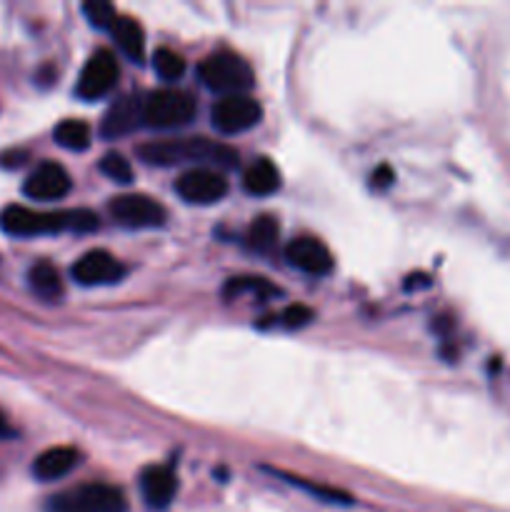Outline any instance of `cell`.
I'll use <instances>...</instances> for the list:
<instances>
[{"label": "cell", "instance_id": "obj_5", "mask_svg": "<svg viewBox=\"0 0 510 512\" xmlns=\"http://www.w3.org/2000/svg\"><path fill=\"white\" fill-rule=\"evenodd\" d=\"M48 512H128L125 493L108 483H85L53 495Z\"/></svg>", "mask_w": 510, "mask_h": 512}, {"label": "cell", "instance_id": "obj_23", "mask_svg": "<svg viewBox=\"0 0 510 512\" xmlns=\"http://www.w3.org/2000/svg\"><path fill=\"white\" fill-rule=\"evenodd\" d=\"M153 68H155V73H158L160 80H165V83H175V80L183 78L185 60H183V55L175 53V50L160 48V50H155Z\"/></svg>", "mask_w": 510, "mask_h": 512}, {"label": "cell", "instance_id": "obj_3", "mask_svg": "<svg viewBox=\"0 0 510 512\" xmlns=\"http://www.w3.org/2000/svg\"><path fill=\"white\" fill-rule=\"evenodd\" d=\"M198 78L213 93H220L223 98L230 95H248V90L255 85L253 70L233 50H215L203 63L198 65Z\"/></svg>", "mask_w": 510, "mask_h": 512}, {"label": "cell", "instance_id": "obj_4", "mask_svg": "<svg viewBox=\"0 0 510 512\" xmlns=\"http://www.w3.org/2000/svg\"><path fill=\"white\" fill-rule=\"evenodd\" d=\"M195 98L188 90L163 88L143 98V125L153 130H175L195 118Z\"/></svg>", "mask_w": 510, "mask_h": 512}, {"label": "cell", "instance_id": "obj_22", "mask_svg": "<svg viewBox=\"0 0 510 512\" xmlns=\"http://www.w3.org/2000/svg\"><path fill=\"white\" fill-rule=\"evenodd\" d=\"M275 475H280V478L288 480L290 485H295V488L305 490V493L315 495V498L325 500V503H335V505H353V498H350L345 490H338V488H328V485H318V483H308V480L303 478H295V475H285L280 473V470H273Z\"/></svg>", "mask_w": 510, "mask_h": 512}, {"label": "cell", "instance_id": "obj_15", "mask_svg": "<svg viewBox=\"0 0 510 512\" xmlns=\"http://www.w3.org/2000/svg\"><path fill=\"white\" fill-rule=\"evenodd\" d=\"M80 463V453L68 445H58V448H50L45 453H40L33 463V475L40 483H53V480L65 478V475L73 473Z\"/></svg>", "mask_w": 510, "mask_h": 512}, {"label": "cell", "instance_id": "obj_19", "mask_svg": "<svg viewBox=\"0 0 510 512\" xmlns=\"http://www.w3.org/2000/svg\"><path fill=\"white\" fill-rule=\"evenodd\" d=\"M280 238V225L273 215H258V218L250 223L248 233H245V245H248L253 253L268 255L273 253L275 245Z\"/></svg>", "mask_w": 510, "mask_h": 512}, {"label": "cell", "instance_id": "obj_11", "mask_svg": "<svg viewBox=\"0 0 510 512\" xmlns=\"http://www.w3.org/2000/svg\"><path fill=\"white\" fill-rule=\"evenodd\" d=\"M70 273L78 285L93 288V285L120 283L125 275V265L108 250H90V253L80 255V260H75Z\"/></svg>", "mask_w": 510, "mask_h": 512}, {"label": "cell", "instance_id": "obj_20", "mask_svg": "<svg viewBox=\"0 0 510 512\" xmlns=\"http://www.w3.org/2000/svg\"><path fill=\"white\" fill-rule=\"evenodd\" d=\"M53 138H55V143L60 145V148L73 150V153H80V150L90 148V138H93V133H90L88 123H83V120L68 118V120H60V123L55 125Z\"/></svg>", "mask_w": 510, "mask_h": 512}, {"label": "cell", "instance_id": "obj_6", "mask_svg": "<svg viewBox=\"0 0 510 512\" xmlns=\"http://www.w3.org/2000/svg\"><path fill=\"white\" fill-rule=\"evenodd\" d=\"M108 210L115 223L130 230L160 228V225H165V218H168L163 205L143 193L115 195V198H110Z\"/></svg>", "mask_w": 510, "mask_h": 512}, {"label": "cell", "instance_id": "obj_21", "mask_svg": "<svg viewBox=\"0 0 510 512\" xmlns=\"http://www.w3.org/2000/svg\"><path fill=\"white\" fill-rule=\"evenodd\" d=\"M243 293H253L255 298L265 300V298H275V295H280V288H275V285L268 283L265 278H253V275L230 278L223 288L225 298H238V295Z\"/></svg>", "mask_w": 510, "mask_h": 512}, {"label": "cell", "instance_id": "obj_14", "mask_svg": "<svg viewBox=\"0 0 510 512\" xmlns=\"http://www.w3.org/2000/svg\"><path fill=\"white\" fill-rule=\"evenodd\" d=\"M140 493L150 510H168L178 495V478L168 465H150L140 473Z\"/></svg>", "mask_w": 510, "mask_h": 512}, {"label": "cell", "instance_id": "obj_8", "mask_svg": "<svg viewBox=\"0 0 510 512\" xmlns=\"http://www.w3.org/2000/svg\"><path fill=\"white\" fill-rule=\"evenodd\" d=\"M213 128L223 135H238L263 120V105L250 95H230L213 105Z\"/></svg>", "mask_w": 510, "mask_h": 512}, {"label": "cell", "instance_id": "obj_25", "mask_svg": "<svg viewBox=\"0 0 510 512\" xmlns=\"http://www.w3.org/2000/svg\"><path fill=\"white\" fill-rule=\"evenodd\" d=\"M100 173L123 185L133 180V168H130V163L120 153H105L103 158H100Z\"/></svg>", "mask_w": 510, "mask_h": 512}, {"label": "cell", "instance_id": "obj_10", "mask_svg": "<svg viewBox=\"0 0 510 512\" xmlns=\"http://www.w3.org/2000/svg\"><path fill=\"white\" fill-rule=\"evenodd\" d=\"M73 190V180H70L68 170L55 160H45L40 163L33 173L28 175L23 185V193L30 200L38 203H53V200H63L65 195Z\"/></svg>", "mask_w": 510, "mask_h": 512}, {"label": "cell", "instance_id": "obj_7", "mask_svg": "<svg viewBox=\"0 0 510 512\" xmlns=\"http://www.w3.org/2000/svg\"><path fill=\"white\" fill-rule=\"evenodd\" d=\"M120 78V65L115 60V55L108 48L95 50L88 58V63L83 65L78 78V93L80 100H100L110 93V90L118 85Z\"/></svg>", "mask_w": 510, "mask_h": 512}, {"label": "cell", "instance_id": "obj_26", "mask_svg": "<svg viewBox=\"0 0 510 512\" xmlns=\"http://www.w3.org/2000/svg\"><path fill=\"white\" fill-rule=\"evenodd\" d=\"M278 320L285 328H303V325H308L313 320V310L308 305H288Z\"/></svg>", "mask_w": 510, "mask_h": 512}, {"label": "cell", "instance_id": "obj_18", "mask_svg": "<svg viewBox=\"0 0 510 512\" xmlns=\"http://www.w3.org/2000/svg\"><path fill=\"white\" fill-rule=\"evenodd\" d=\"M28 283L33 293L48 303H58L63 298V280H60L58 268L48 260H40L28 270Z\"/></svg>", "mask_w": 510, "mask_h": 512}, {"label": "cell", "instance_id": "obj_28", "mask_svg": "<svg viewBox=\"0 0 510 512\" xmlns=\"http://www.w3.org/2000/svg\"><path fill=\"white\" fill-rule=\"evenodd\" d=\"M25 158H28L25 153H5L0 155V165H3V168H18V165L25 163Z\"/></svg>", "mask_w": 510, "mask_h": 512}, {"label": "cell", "instance_id": "obj_12", "mask_svg": "<svg viewBox=\"0 0 510 512\" xmlns=\"http://www.w3.org/2000/svg\"><path fill=\"white\" fill-rule=\"evenodd\" d=\"M285 260H288L293 268H298L300 273L313 275V278L330 275L333 273V265H335L328 245L320 243L318 238H310V235L290 240L288 248H285Z\"/></svg>", "mask_w": 510, "mask_h": 512}, {"label": "cell", "instance_id": "obj_24", "mask_svg": "<svg viewBox=\"0 0 510 512\" xmlns=\"http://www.w3.org/2000/svg\"><path fill=\"white\" fill-rule=\"evenodd\" d=\"M83 13L85 18H88V23L100 30H110L115 25V20H118L115 5L105 3V0H88V3L83 5Z\"/></svg>", "mask_w": 510, "mask_h": 512}, {"label": "cell", "instance_id": "obj_17", "mask_svg": "<svg viewBox=\"0 0 510 512\" xmlns=\"http://www.w3.org/2000/svg\"><path fill=\"white\" fill-rule=\"evenodd\" d=\"M110 33H113L115 43H118V48L123 50L125 58L133 60V63H143V58H145V30H143V25L138 23V20L130 18V15H123V18L115 20V25L110 28Z\"/></svg>", "mask_w": 510, "mask_h": 512}, {"label": "cell", "instance_id": "obj_16", "mask_svg": "<svg viewBox=\"0 0 510 512\" xmlns=\"http://www.w3.org/2000/svg\"><path fill=\"white\" fill-rule=\"evenodd\" d=\"M243 188L245 193L255 195V198H265L280 190V170L270 158H258L245 168L243 173Z\"/></svg>", "mask_w": 510, "mask_h": 512}, {"label": "cell", "instance_id": "obj_1", "mask_svg": "<svg viewBox=\"0 0 510 512\" xmlns=\"http://www.w3.org/2000/svg\"><path fill=\"white\" fill-rule=\"evenodd\" d=\"M138 158L148 165H180V163H205L215 165V170H233L238 165V150L225 143H215L210 138H175V140H150L138 145Z\"/></svg>", "mask_w": 510, "mask_h": 512}, {"label": "cell", "instance_id": "obj_9", "mask_svg": "<svg viewBox=\"0 0 510 512\" xmlns=\"http://www.w3.org/2000/svg\"><path fill=\"white\" fill-rule=\"evenodd\" d=\"M175 193L190 205H213L228 195V180L215 168H193L175 180Z\"/></svg>", "mask_w": 510, "mask_h": 512}, {"label": "cell", "instance_id": "obj_29", "mask_svg": "<svg viewBox=\"0 0 510 512\" xmlns=\"http://www.w3.org/2000/svg\"><path fill=\"white\" fill-rule=\"evenodd\" d=\"M13 435H15V430L10 428L8 418H5V415L0 413V440H8V438H13Z\"/></svg>", "mask_w": 510, "mask_h": 512}, {"label": "cell", "instance_id": "obj_27", "mask_svg": "<svg viewBox=\"0 0 510 512\" xmlns=\"http://www.w3.org/2000/svg\"><path fill=\"white\" fill-rule=\"evenodd\" d=\"M393 180H395V173L390 165H380V168H375V173H373V188L375 190L390 188V185H393Z\"/></svg>", "mask_w": 510, "mask_h": 512}, {"label": "cell", "instance_id": "obj_2", "mask_svg": "<svg viewBox=\"0 0 510 512\" xmlns=\"http://www.w3.org/2000/svg\"><path fill=\"white\" fill-rule=\"evenodd\" d=\"M0 228L15 238H33V235L55 233H93L100 228V220L93 210H60V213H38L25 205H8L0 213Z\"/></svg>", "mask_w": 510, "mask_h": 512}, {"label": "cell", "instance_id": "obj_13", "mask_svg": "<svg viewBox=\"0 0 510 512\" xmlns=\"http://www.w3.org/2000/svg\"><path fill=\"white\" fill-rule=\"evenodd\" d=\"M138 125H143V98L138 95H123L105 110L100 120V135L105 140H118L133 133Z\"/></svg>", "mask_w": 510, "mask_h": 512}]
</instances>
